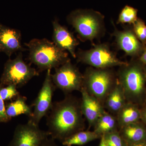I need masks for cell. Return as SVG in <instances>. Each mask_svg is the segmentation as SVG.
<instances>
[{
  "label": "cell",
  "mask_w": 146,
  "mask_h": 146,
  "mask_svg": "<svg viewBox=\"0 0 146 146\" xmlns=\"http://www.w3.org/2000/svg\"><path fill=\"white\" fill-rule=\"evenodd\" d=\"M0 52H1V51H0Z\"/></svg>",
  "instance_id": "33"
},
{
  "label": "cell",
  "mask_w": 146,
  "mask_h": 146,
  "mask_svg": "<svg viewBox=\"0 0 146 146\" xmlns=\"http://www.w3.org/2000/svg\"><path fill=\"white\" fill-rule=\"evenodd\" d=\"M140 61L143 64L146 65V49L140 58Z\"/></svg>",
  "instance_id": "27"
},
{
  "label": "cell",
  "mask_w": 146,
  "mask_h": 146,
  "mask_svg": "<svg viewBox=\"0 0 146 146\" xmlns=\"http://www.w3.org/2000/svg\"><path fill=\"white\" fill-rule=\"evenodd\" d=\"M145 101H146V100H145Z\"/></svg>",
  "instance_id": "32"
},
{
  "label": "cell",
  "mask_w": 146,
  "mask_h": 146,
  "mask_svg": "<svg viewBox=\"0 0 146 146\" xmlns=\"http://www.w3.org/2000/svg\"><path fill=\"white\" fill-rule=\"evenodd\" d=\"M100 139V145L99 146H107L106 144L105 143L104 140V138L102 136Z\"/></svg>",
  "instance_id": "30"
},
{
  "label": "cell",
  "mask_w": 146,
  "mask_h": 146,
  "mask_svg": "<svg viewBox=\"0 0 146 146\" xmlns=\"http://www.w3.org/2000/svg\"><path fill=\"white\" fill-rule=\"evenodd\" d=\"M80 92L82 111L89 123L90 128L94 127L99 118L106 110L103 105L90 95L84 87H82Z\"/></svg>",
  "instance_id": "12"
},
{
  "label": "cell",
  "mask_w": 146,
  "mask_h": 146,
  "mask_svg": "<svg viewBox=\"0 0 146 146\" xmlns=\"http://www.w3.org/2000/svg\"><path fill=\"white\" fill-rule=\"evenodd\" d=\"M52 24V42L60 49L69 52L76 58V48L79 44L77 39L67 28L61 25L57 19H55Z\"/></svg>",
  "instance_id": "11"
},
{
  "label": "cell",
  "mask_w": 146,
  "mask_h": 146,
  "mask_svg": "<svg viewBox=\"0 0 146 146\" xmlns=\"http://www.w3.org/2000/svg\"><path fill=\"white\" fill-rule=\"evenodd\" d=\"M2 86L0 84V89ZM6 113V107L4 100L0 96V123H6L10 121Z\"/></svg>",
  "instance_id": "25"
},
{
  "label": "cell",
  "mask_w": 146,
  "mask_h": 146,
  "mask_svg": "<svg viewBox=\"0 0 146 146\" xmlns=\"http://www.w3.org/2000/svg\"><path fill=\"white\" fill-rule=\"evenodd\" d=\"M126 102L124 93L117 79L105 100L104 105V108L110 114L116 116Z\"/></svg>",
  "instance_id": "15"
},
{
  "label": "cell",
  "mask_w": 146,
  "mask_h": 146,
  "mask_svg": "<svg viewBox=\"0 0 146 146\" xmlns=\"http://www.w3.org/2000/svg\"><path fill=\"white\" fill-rule=\"evenodd\" d=\"M39 75L36 69L24 61L23 53L20 52L14 59H9L6 63L0 84L2 86L13 85L17 88H21Z\"/></svg>",
  "instance_id": "6"
},
{
  "label": "cell",
  "mask_w": 146,
  "mask_h": 146,
  "mask_svg": "<svg viewBox=\"0 0 146 146\" xmlns=\"http://www.w3.org/2000/svg\"><path fill=\"white\" fill-rule=\"evenodd\" d=\"M25 45L28 49L29 60L40 72L55 69L70 60L68 52L46 38H34Z\"/></svg>",
  "instance_id": "2"
},
{
  "label": "cell",
  "mask_w": 146,
  "mask_h": 146,
  "mask_svg": "<svg viewBox=\"0 0 146 146\" xmlns=\"http://www.w3.org/2000/svg\"><path fill=\"white\" fill-rule=\"evenodd\" d=\"M119 128L139 122L141 119V111L137 105L133 103H126L116 116Z\"/></svg>",
  "instance_id": "16"
},
{
  "label": "cell",
  "mask_w": 146,
  "mask_h": 146,
  "mask_svg": "<svg viewBox=\"0 0 146 146\" xmlns=\"http://www.w3.org/2000/svg\"><path fill=\"white\" fill-rule=\"evenodd\" d=\"M47 115V125L50 136L63 142L73 134L85 129L81 100L66 95L60 101L53 103Z\"/></svg>",
  "instance_id": "1"
},
{
  "label": "cell",
  "mask_w": 146,
  "mask_h": 146,
  "mask_svg": "<svg viewBox=\"0 0 146 146\" xmlns=\"http://www.w3.org/2000/svg\"><path fill=\"white\" fill-rule=\"evenodd\" d=\"M114 35L118 46L127 54L134 55L141 49V44L137 37L130 31H120L115 29Z\"/></svg>",
  "instance_id": "14"
},
{
  "label": "cell",
  "mask_w": 146,
  "mask_h": 146,
  "mask_svg": "<svg viewBox=\"0 0 146 146\" xmlns=\"http://www.w3.org/2000/svg\"><path fill=\"white\" fill-rule=\"evenodd\" d=\"M104 18L101 13L93 9H77L68 15L67 20L82 41L92 42L104 32Z\"/></svg>",
  "instance_id": "3"
},
{
  "label": "cell",
  "mask_w": 146,
  "mask_h": 146,
  "mask_svg": "<svg viewBox=\"0 0 146 146\" xmlns=\"http://www.w3.org/2000/svg\"><path fill=\"white\" fill-rule=\"evenodd\" d=\"M17 87L15 85H9L0 89V96L4 101L11 99L19 96V92L17 90Z\"/></svg>",
  "instance_id": "23"
},
{
  "label": "cell",
  "mask_w": 146,
  "mask_h": 146,
  "mask_svg": "<svg viewBox=\"0 0 146 146\" xmlns=\"http://www.w3.org/2000/svg\"><path fill=\"white\" fill-rule=\"evenodd\" d=\"M83 75V87L104 105L106 98L117 79L114 73L109 69L90 67L86 69Z\"/></svg>",
  "instance_id": "5"
},
{
  "label": "cell",
  "mask_w": 146,
  "mask_h": 146,
  "mask_svg": "<svg viewBox=\"0 0 146 146\" xmlns=\"http://www.w3.org/2000/svg\"><path fill=\"white\" fill-rule=\"evenodd\" d=\"M119 131L128 145L146 141V128L139 122L121 128Z\"/></svg>",
  "instance_id": "17"
},
{
  "label": "cell",
  "mask_w": 146,
  "mask_h": 146,
  "mask_svg": "<svg viewBox=\"0 0 146 146\" xmlns=\"http://www.w3.org/2000/svg\"><path fill=\"white\" fill-rule=\"evenodd\" d=\"M138 11L129 6L126 5L121 11L118 23H120L133 24L138 19Z\"/></svg>",
  "instance_id": "21"
},
{
  "label": "cell",
  "mask_w": 146,
  "mask_h": 146,
  "mask_svg": "<svg viewBox=\"0 0 146 146\" xmlns=\"http://www.w3.org/2000/svg\"><path fill=\"white\" fill-rule=\"evenodd\" d=\"M101 137L94 131H81L73 134L62 143L65 146H82Z\"/></svg>",
  "instance_id": "20"
},
{
  "label": "cell",
  "mask_w": 146,
  "mask_h": 146,
  "mask_svg": "<svg viewBox=\"0 0 146 146\" xmlns=\"http://www.w3.org/2000/svg\"><path fill=\"white\" fill-rule=\"evenodd\" d=\"M133 24V29L136 37L143 42L146 41V25L140 19H138Z\"/></svg>",
  "instance_id": "24"
},
{
  "label": "cell",
  "mask_w": 146,
  "mask_h": 146,
  "mask_svg": "<svg viewBox=\"0 0 146 146\" xmlns=\"http://www.w3.org/2000/svg\"><path fill=\"white\" fill-rule=\"evenodd\" d=\"M141 66L129 64L120 67L118 80L122 88L127 102H139L145 92V75Z\"/></svg>",
  "instance_id": "4"
},
{
  "label": "cell",
  "mask_w": 146,
  "mask_h": 146,
  "mask_svg": "<svg viewBox=\"0 0 146 146\" xmlns=\"http://www.w3.org/2000/svg\"><path fill=\"white\" fill-rule=\"evenodd\" d=\"M145 74H146V69H145Z\"/></svg>",
  "instance_id": "31"
},
{
  "label": "cell",
  "mask_w": 146,
  "mask_h": 146,
  "mask_svg": "<svg viewBox=\"0 0 146 146\" xmlns=\"http://www.w3.org/2000/svg\"><path fill=\"white\" fill-rule=\"evenodd\" d=\"M50 134L30 121L16 127L13 139L8 146H39Z\"/></svg>",
  "instance_id": "10"
},
{
  "label": "cell",
  "mask_w": 146,
  "mask_h": 146,
  "mask_svg": "<svg viewBox=\"0 0 146 146\" xmlns=\"http://www.w3.org/2000/svg\"><path fill=\"white\" fill-rule=\"evenodd\" d=\"M26 101V97L19 95L15 101L9 104L6 108V113L8 118L11 119L12 117L21 115H26L29 117H31L33 110Z\"/></svg>",
  "instance_id": "19"
},
{
  "label": "cell",
  "mask_w": 146,
  "mask_h": 146,
  "mask_svg": "<svg viewBox=\"0 0 146 146\" xmlns=\"http://www.w3.org/2000/svg\"><path fill=\"white\" fill-rule=\"evenodd\" d=\"M39 146H58L56 143L54 139L52 138H48L43 141Z\"/></svg>",
  "instance_id": "26"
},
{
  "label": "cell",
  "mask_w": 146,
  "mask_h": 146,
  "mask_svg": "<svg viewBox=\"0 0 146 146\" xmlns=\"http://www.w3.org/2000/svg\"><path fill=\"white\" fill-rule=\"evenodd\" d=\"M141 119L146 124V108L143 111H141Z\"/></svg>",
  "instance_id": "28"
},
{
  "label": "cell",
  "mask_w": 146,
  "mask_h": 146,
  "mask_svg": "<svg viewBox=\"0 0 146 146\" xmlns=\"http://www.w3.org/2000/svg\"><path fill=\"white\" fill-rule=\"evenodd\" d=\"M94 127V131L101 137L106 133L118 130L119 128L116 116L106 111L99 118Z\"/></svg>",
  "instance_id": "18"
},
{
  "label": "cell",
  "mask_w": 146,
  "mask_h": 146,
  "mask_svg": "<svg viewBox=\"0 0 146 146\" xmlns=\"http://www.w3.org/2000/svg\"><path fill=\"white\" fill-rule=\"evenodd\" d=\"M21 32L0 24V51L10 56L13 53L26 50L22 44Z\"/></svg>",
  "instance_id": "13"
},
{
  "label": "cell",
  "mask_w": 146,
  "mask_h": 146,
  "mask_svg": "<svg viewBox=\"0 0 146 146\" xmlns=\"http://www.w3.org/2000/svg\"><path fill=\"white\" fill-rule=\"evenodd\" d=\"M55 70V72L51 74V78L56 88L65 95L74 91H81L83 86V75L70 60Z\"/></svg>",
  "instance_id": "8"
},
{
  "label": "cell",
  "mask_w": 146,
  "mask_h": 146,
  "mask_svg": "<svg viewBox=\"0 0 146 146\" xmlns=\"http://www.w3.org/2000/svg\"><path fill=\"white\" fill-rule=\"evenodd\" d=\"M76 58L78 62L98 69H109L127 64L119 60L108 45L104 44L97 45L86 50H79L76 52Z\"/></svg>",
  "instance_id": "7"
},
{
  "label": "cell",
  "mask_w": 146,
  "mask_h": 146,
  "mask_svg": "<svg viewBox=\"0 0 146 146\" xmlns=\"http://www.w3.org/2000/svg\"><path fill=\"white\" fill-rule=\"evenodd\" d=\"M128 146H146V141L135 143L129 145Z\"/></svg>",
  "instance_id": "29"
},
{
  "label": "cell",
  "mask_w": 146,
  "mask_h": 146,
  "mask_svg": "<svg viewBox=\"0 0 146 146\" xmlns=\"http://www.w3.org/2000/svg\"><path fill=\"white\" fill-rule=\"evenodd\" d=\"M56 88L52 79L51 70H47L42 88L33 104L34 110L29 121L39 125L42 118L48 114L52 106V96Z\"/></svg>",
  "instance_id": "9"
},
{
  "label": "cell",
  "mask_w": 146,
  "mask_h": 146,
  "mask_svg": "<svg viewBox=\"0 0 146 146\" xmlns=\"http://www.w3.org/2000/svg\"><path fill=\"white\" fill-rule=\"evenodd\" d=\"M107 146H128L119 133V130L114 131L103 135Z\"/></svg>",
  "instance_id": "22"
}]
</instances>
